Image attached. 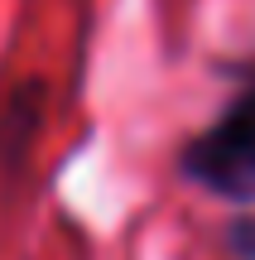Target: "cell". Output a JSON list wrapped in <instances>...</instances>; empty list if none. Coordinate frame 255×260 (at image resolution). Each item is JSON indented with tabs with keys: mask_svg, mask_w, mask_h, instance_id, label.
I'll return each mask as SVG.
<instances>
[{
	"mask_svg": "<svg viewBox=\"0 0 255 260\" xmlns=\"http://www.w3.org/2000/svg\"><path fill=\"white\" fill-rule=\"evenodd\" d=\"M178 169L222 198H255V130L222 116L212 130L183 145Z\"/></svg>",
	"mask_w": 255,
	"mask_h": 260,
	"instance_id": "6da1fadb",
	"label": "cell"
},
{
	"mask_svg": "<svg viewBox=\"0 0 255 260\" xmlns=\"http://www.w3.org/2000/svg\"><path fill=\"white\" fill-rule=\"evenodd\" d=\"M231 251H236L241 260H255V217L231 222Z\"/></svg>",
	"mask_w": 255,
	"mask_h": 260,
	"instance_id": "7a4b0ae2",
	"label": "cell"
},
{
	"mask_svg": "<svg viewBox=\"0 0 255 260\" xmlns=\"http://www.w3.org/2000/svg\"><path fill=\"white\" fill-rule=\"evenodd\" d=\"M227 116H231V121H241V125H246V130H255V82L246 87V92H241L236 96V102H231L227 106Z\"/></svg>",
	"mask_w": 255,
	"mask_h": 260,
	"instance_id": "3957f363",
	"label": "cell"
}]
</instances>
